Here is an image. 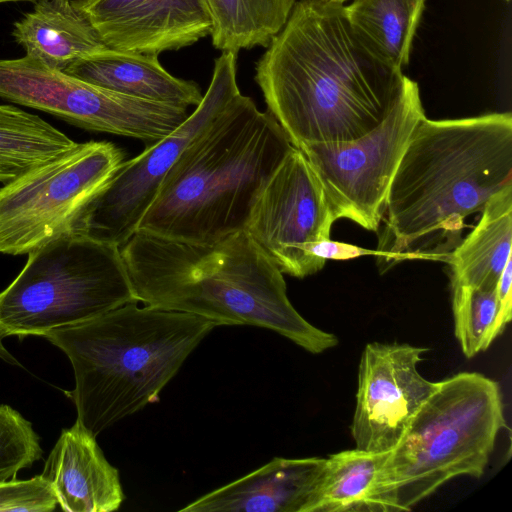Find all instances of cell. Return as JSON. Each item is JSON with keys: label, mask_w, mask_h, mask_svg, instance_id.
Here are the masks:
<instances>
[{"label": "cell", "mask_w": 512, "mask_h": 512, "mask_svg": "<svg viewBox=\"0 0 512 512\" xmlns=\"http://www.w3.org/2000/svg\"><path fill=\"white\" fill-rule=\"evenodd\" d=\"M0 97L77 127L154 144L189 116L186 107L124 95L25 55L0 59Z\"/></svg>", "instance_id": "obj_11"}, {"label": "cell", "mask_w": 512, "mask_h": 512, "mask_svg": "<svg viewBox=\"0 0 512 512\" xmlns=\"http://www.w3.org/2000/svg\"><path fill=\"white\" fill-rule=\"evenodd\" d=\"M297 0H205L215 49L238 54L266 48L284 27Z\"/></svg>", "instance_id": "obj_22"}, {"label": "cell", "mask_w": 512, "mask_h": 512, "mask_svg": "<svg viewBox=\"0 0 512 512\" xmlns=\"http://www.w3.org/2000/svg\"><path fill=\"white\" fill-rule=\"evenodd\" d=\"M367 254L379 255V252H372L352 244L332 241L331 239L320 241L313 249V255L324 262L327 260H349Z\"/></svg>", "instance_id": "obj_27"}, {"label": "cell", "mask_w": 512, "mask_h": 512, "mask_svg": "<svg viewBox=\"0 0 512 512\" xmlns=\"http://www.w3.org/2000/svg\"><path fill=\"white\" fill-rule=\"evenodd\" d=\"M236 58L222 52L215 59L209 87L195 110L168 136L124 161L79 212L71 233L119 248L132 237L174 163L240 94Z\"/></svg>", "instance_id": "obj_10"}, {"label": "cell", "mask_w": 512, "mask_h": 512, "mask_svg": "<svg viewBox=\"0 0 512 512\" xmlns=\"http://www.w3.org/2000/svg\"><path fill=\"white\" fill-rule=\"evenodd\" d=\"M454 332L463 354L472 358L503 333L496 288L482 290L452 284Z\"/></svg>", "instance_id": "obj_24"}, {"label": "cell", "mask_w": 512, "mask_h": 512, "mask_svg": "<svg viewBox=\"0 0 512 512\" xmlns=\"http://www.w3.org/2000/svg\"><path fill=\"white\" fill-rule=\"evenodd\" d=\"M511 284L512 258L508 260L496 286L500 317L505 326H507L512 317Z\"/></svg>", "instance_id": "obj_28"}, {"label": "cell", "mask_w": 512, "mask_h": 512, "mask_svg": "<svg viewBox=\"0 0 512 512\" xmlns=\"http://www.w3.org/2000/svg\"><path fill=\"white\" fill-rule=\"evenodd\" d=\"M505 427L496 381L477 372L440 381L382 468L390 511L411 510L455 477L480 478Z\"/></svg>", "instance_id": "obj_6"}, {"label": "cell", "mask_w": 512, "mask_h": 512, "mask_svg": "<svg viewBox=\"0 0 512 512\" xmlns=\"http://www.w3.org/2000/svg\"><path fill=\"white\" fill-rule=\"evenodd\" d=\"M326 458L270 462L187 504L180 512H306Z\"/></svg>", "instance_id": "obj_16"}, {"label": "cell", "mask_w": 512, "mask_h": 512, "mask_svg": "<svg viewBox=\"0 0 512 512\" xmlns=\"http://www.w3.org/2000/svg\"><path fill=\"white\" fill-rule=\"evenodd\" d=\"M428 348L406 343L366 344L360 359L351 434L356 449L392 451L439 382L418 370Z\"/></svg>", "instance_id": "obj_13"}, {"label": "cell", "mask_w": 512, "mask_h": 512, "mask_svg": "<svg viewBox=\"0 0 512 512\" xmlns=\"http://www.w3.org/2000/svg\"><path fill=\"white\" fill-rule=\"evenodd\" d=\"M389 453L355 448L330 455L306 512H391L380 484Z\"/></svg>", "instance_id": "obj_20"}, {"label": "cell", "mask_w": 512, "mask_h": 512, "mask_svg": "<svg viewBox=\"0 0 512 512\" xmlns=\"http://www.w3.org/2000/svg\"><path fill=\"white\" fill-rule=\"evenodd\" d=\"M39 0H0L1 3H9V2H37Z\"/></svg>", "instance_id": "obj_30"}, {"label": "cell", "mask_w": 512, "mask_h": 512, "mask_svg": "<svg viewBox=\"0 0 512 512\" xmlns=\"http://www.w3.org/2000/svg\"><path fill=\"white\" fill-rule=\"evenodd\" d=\"M68 512H112L125 499L119 471L79 422L63 429L41 474Z\"/></svg>", "instance_id": "obj_15"}, {"label": "cell", "mask_w": 512, "mask_h": 512, "mask_svg": "<svg viewBox=\"0 0 512 512\" xmlns=\"http://www.w3.org/2000/svg\"><path fill=\"white\" fill-rule=\"evenodd\" d=\"M120 252L144 305L270 329L313 354L338 344L293 307L283 273L246 230L206 244L136 231Z\"/></svg>", "instance_id": "obj_3"}, {"label": "cell", "mask_w": 512, "mask_h": 512, "mask_svg": "<svg viewBox=\"0 0 512 512\" xmlns=\"http://www.w3.org/2000/svg\"><path fill=\"white\" fill-rule=\"evenodd\" d=\"M0 360L10 364L20 366L19 361L8 351V349L3 345L2 338H0Z\"/></svg>", "instance_id": "obj_29"}, {"label": "cell", "mask_w": 512, "mask_h": 512, "mask_svg": "<svg viewBox=\"0 0 512 512\" xmlns=\"http://www.w3.org/2000/svg\"><path fill=\"white\" fill-rule=\"evenodd\" d=\"M293 147L269 111L238 94L174 163L137 231L206 244L245 230L259 192Z\"/></svg>", "instance_id": "obj_4"}, {"label": "cell", "mask_w": 512, "mask_h": 512, "mask_svg": "<svg viewBox=\"0 0 512 512\" xmlns=\"http://www.w3.org/2000/svg\"><path fill=\"white\" fill-rule=\"evenodd\" d=\"M57 505L55 493L42 475L0 483V511L50 512Z\"/></svg>", "instance_id": "obj_26"}, {"label": "cell", "mask_w": 512, "mask_h": 512, "mask_svg": "<svg viewBox=\"0 0 512 512\" xmlns=\"http://www.w3.org/2000/svg\"><path fill=\"white\" fill-rule=\"evenodd\" d=\"M43 455L30 421L9 405H0V483L16 479Z\"/></svg>", "instance_id": "obj_25"}, {"label": "cell", "mask_w": 512, "mask_h": 512, "mask_svg": "<svg viewBox=\"0 0 512 512\" xmlns=\"http://www.w3.org/2000/svg\"><path fill=\"white\" fill-rule=\"evenodd\" d=\"M512 185L495 193L482 208L473 230L449 254L451 285L496 288L511 258Z\"/></svg>", "instance_id": "obj_19"}, {"label": "cell", "mask_w": 512, "mask_h": 512, "mask_svg": "<svg viewBox=\"0 0 512 512\" xmlns=\"http://www.w3.org/2000/svg\"><path fill=\"white\" fill-rule=\"evenodd\" d=\"M425 0H353L347 20L359 39L379 59L402 71L409 62Z\"/></svg>", "instance_id": "obj_21"}, {"label": "cell", "mask_w": 512, "mask_h": 512, "mask_svg": "<svg viewBox=\"0 0 512 512\" xmlns=\"http://www.w3.org/2000/svg\"><path fill=\"white\" fill-rule=\"evenodd\" d=\"M131 302L42 337L62 350L74 372L66 391L92 435L158 402L159 394L215 328L198 315Z\"/></svg>", "instance_id": "obj_5"}, {"label": "cell", "mask_w": 512, "mask_h": 512, "mask_svg": "<svg viewBox=\"0 0 512 512\" xmlns=\"http://www.w3.org/2000/svg\"><path fill=\"white\" fill-rule=\"evenodd\" d=\"M417 82L403 75L388 114L370 132L351 141L301 145L327 200L333 219H349L377 231L393 177L425 118Z\"/></svg>", "instance_id": "obj_8"}, {"label": "cell", "mask_w": 512, "mask_h": 512, "mask_svg": "<svg viewBox=\"0 0 512 512\" xmlns=\"http://www.w3.org/2000/svg\"><path fill=\"white\" fill-rule=\"evenodd\" d=\"M512 185L510 112L416 127L390 185L378 252L386 262L447 258L465 219Z\"/></svg>", "instance_id": "obj_2"}, {"label": "cell", "mask_w": 512, "mask_h": 512, "mask_svg": "<svg viewBox=\"0 0 512 512\" xmlns=\"http://www.w3.org/2000/svg\"><path fill=\"white\" fill-rule=\"evenodd\" d=\"M402 78L359 39L344 3L331 0H297L254 76L295 148L370 132L388 114Z\"/></svg>", "instance_id": "obj_1"}, {"label": "cell", "mask_w": 512, "mask_h": 512, "mask_svg": "<svg viewBox=\"0 0 512 512\" xmlns=\"http://www.w3.org/2000/svg\"><path fill=\"white\" fill-rule=\"evenodd\" d=\"M12 36L45 66L65 71L108 47L76 0H39L13 25Z\"/></svg>", "instance_id": "obj_17"}, {"label": "cell", "mask_w": 512, "mask_h": 512, "mask_svg": "<svg viewBox=\"0 0 512 512\" xmlns=\"http://www.w3.org/2000/svg\"><path fill=\"white\" fill-rule=\"evenodd\" d=\"M102 42L121 52L158 56L211 32L205 0H76Z\"/></svg>", "instance_id": "obj_14"}, {"label": "cell", "mask_w": 512, "mask_h": 512, "mask_svg": "<svg viewBox=\"0 0 512 512\" xmlns=\"http://www.w3.org/2000/svg\"><path fill=\"white\" fill-rule=\"evenodd\" d=\"M75 144L39 116L12 105H0L1 183L14 180Z\"/></svg>", "instance_id": "obj_23"}, {"label": "cell", "mask_w": 512, "mask_h": 512, "mask_svg": "<svg viewBox=\"0 0 512 512\" xmlns=\"http://www.w3.org/2000/svg\"><path fill=\"white\" fill-rule=\"evenodd\" d=\"M335 220L303 152L293 147L259 192L245 230L282 273L304 278L326 262L313 255Z\"/></svg>", "instance_id": "obj_12"}, {"label": "cell", "mask_w": 512, "mask_h": 512, "mask_svg": "<svg viewBox=\"0 0 512 512\" xmlns=\"http://www.w3.org/2000/svg\"><path fill=\"white\" fill-rule=\"evenodd\" d=\"M137 302L118 246L65 233L28 254L0 292V338L43 336Z\"/></svg>", "instance_id": "obj_7"}, {"label": "cell", "mask_w": 512, "mask_h": 512, "mask_svg": "<svg viewBox=\"0 0 512 512\" xmlns=\"http://www.w3.org/2000/svg\"><path fill=\"white\" fill-rule=\"evenodd\" d=\"M124 162L111 142L76 143L0 189V253L29 254L69 233L91 198Z\"/></svg>", "instance_id": "obj_9"}, {"label": "cell", "mask_w": 512, "mask_h": 512, "mask_svg": "<svg viewBox=\"0 0 512 512\" xmlns=\"http://www.w3.org/2000/svg\"><path fill=\"white\" fill-rule=\"evenodd\" d=\"M65 72L94 85L135 98L188 108L202 98L193 81L170 74L158 56L105 49L83 58Z\"/></svg>", "instance_id": "obj_18"}, {"label": "cell", "mask_w": 512, "mask_h": 512, "mask_svg": "<svg viewBox=\"0 0 512 512\" xmlns=\"http://www.w3.org/2000/svg\"><path fill=\"white\" fill-rule=\"evenodd\" d=\"M331 1L339 2V3H344V2H346V1H348V0H331Z\"/></svg>", "instance_id": "obj_31"}]
</instances>
